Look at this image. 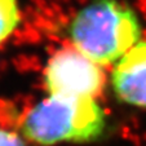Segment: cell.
<instances>
[{
  "label": "cell",
  "instance_id": "obj_4",
  "mask_svg": "<svg viewBox=\"0 0 146 146\" xmlns=\"http://www.w3.org/2000/svg\"><path fill=\"white\" fill-rule=\"evenodd\" d=\"M111 87L121 102L146 109V40L138 41L115 64Z\"/></svg>",
  "mask_w": 146,
  "mask_h": 146
},
{
  "label": "cell",
  "instance_id": "obj_6",
  "mask_svg": "<svg viewBox=\"0 0 146 146\" xmlns=\"http://www.w3.org/2000/svg\"><path fill=\"white\" fill-rule=\"evenodd\" d=\"M0 146H26L23 140L14 132L0 128Z\"/></svg>",
  "mask_w": 146,
  "mask_h": 146
},
{
  "label": "cell",
  "instance_id": "obj_3",
  "mask_svg": "<svg viewBox=\"0 0 146 146\" xmlns=\"http://www.w3.org/2000/svg\"><path fill=\"white\" fill-rule=\"evenodd\" d=\"M44 84L50 96L96 100L105 88L106 75L101 65L70 43L48 60Z\"/></svg>",
  "mask_w": 146,
  "mask_h": 146
},
{
  "label": "cell",
  "instance_id": "obj_2",
  "mask_svg": "<svg viewBox=\"0 0 146 146\" xmlns=\"http://www.w3.org/2000/svg\"><path fill=\"white\" fill-rule=\"evenodd\" d=\"M105 128V111L96 100L50 94L26 113L21 125L27 140L43 146L94 141Z\"/></svg>",
  "mask_w": 146,
  "mask_h": 146
},
{
  "label": "cell",
  "instance_id": "obj_5",
  "mask_svg": "<svg viewBox=\"0 0 146 146\" xmlns=\"http://www.w3.org/2000/svg\"><path fill=\"white\" fill-rule=\"evenodd\" d=\"M21 21L18 0H0V44L14 33Z\"/></svg>",
  "mask_w": 146,
  "mask_h": 146
},
{
  "label": "cell",
  "instance_id": "obj_1",
  "mask_svg": "<svg viewBox=\"0 0 146 146\" xmlns=\"http://www.w3.org/2000/svg\"><path fill=\"white\" fill-rule=\"evenodd\" d=\"M71 44L96 64H116L142 35L138 14L120 0H92L72 17Z\"/></svg>",
  "mask_w": 146,
  "mask_h": 146
}]
</instances>
